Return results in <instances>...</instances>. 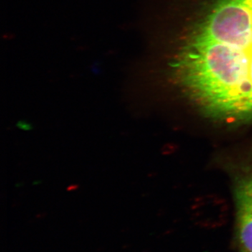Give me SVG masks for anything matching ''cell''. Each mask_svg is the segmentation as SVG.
<instances>
[{"mask_svg": "<svg viewBox=\"0 0 252 252\" xmlns=\"http://www.w3.org/2000/svg\"><path fill=\"white\" fill-rule=\"evenodd\" d=\"M172 75L204 114L228 124L252 120V0H215L192 28Z\"/></svg>", "mask_w": 252, "mask_h": 252, "instance_id": "1", "label": "cell"}, {"mask_svg": "<svg viewBox=\"0 0 252 252\" xmlns=\"http://www.w3.org/2000/svg\"><path fill=\"white\" fill-rule=\"evenodd\" d=\"M236 240L241 252H252V158L238 169L234 178Z\"/></svg>", "mask_w": 252, "mask_h": 252, "instance_id": "2", "label": "cell"}, {"mask_svg": "<svg viewBox=\"0 0 252 252\" xmlns=\"http://www.w3.org/2000/svg\"><path fill=\"white\" fill-rule=\"evenodd\" d=\"M16 126L18 127V128L21 129L23 130H31L33 129V126L31 124L28 123V122H26L24 120L19 121L16 124Z\"/></svg>", "mask_w": 252, "mask_h": 252, "instance_id": "3", "label": "cell"}, {"mask_svg": "<svg viewBox=\"0 0 252 252\" xmlns=\"http://www.w3.org/2000/svg\"><path fill=\"white\" fill-rule=\"evenodd\" d=\"M79 188V186L77 185H72L69 186L67 188L68 191H72V190H76Z\"/></svg>", "mask_w": 252, "mask_h": 252, "instance_id": "4", "label": "cell"}]
</instances>
